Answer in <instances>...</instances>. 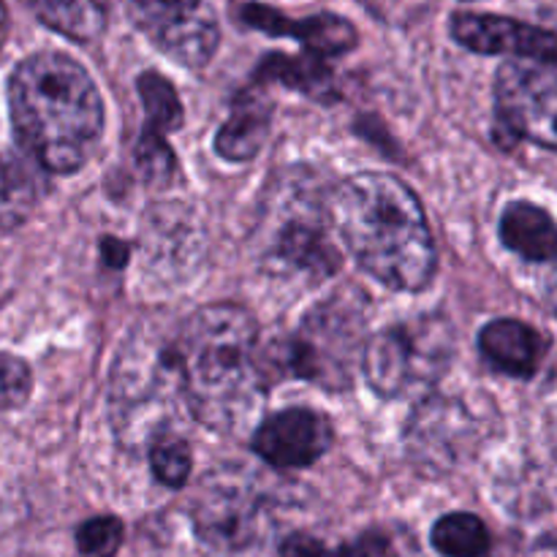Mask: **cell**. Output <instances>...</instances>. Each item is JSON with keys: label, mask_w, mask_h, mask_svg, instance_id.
Wrapping results in <instances>:
<instances>
[{"label": "cell", "mask_w": 557, "mask_h": 557, "mask_svg": "<svg viewBox=\"0 0 557 557\" xmlns=\"http://www.w3.org/2000/svg\"><path fill=\"white\" fill-rule=\"evenodd\" d=\"M332 232L368 275L395 292H422L438 267L422 201L403 180L359 172L326 196Z\"/></svg>", "instance_id": "obj_1"}, {"label": "cell", "mask_w": 557, "mask_h": 557, "mask_svg": "<svg viewBox=\"0 0 557 557\" xmlns=\"http://www.w3.org/2000/svg\"><path fill=\"white\" fill-rule=\"evenodd\" d=\"M183 403L212 430L239 428L264 400L259 326L239 305H207L177 326Z\"/></svg>", "instance_id": "obj_2"}, {"label": "cell", "mask_w": 557, "mask_h": 557, "mask_svg": "<svg viewBox=\"0 0 557 557\" xmlns=\"http://www.w3.org/2000/svg\"><path fill=\"white\" fill-rule=\"evenodd\" d=\"M9 112L22 150L47 172L71 174L90 158L103 131V101L74 58L38 52L9 79Z\"/></svg>", "instance_id": "obj_3"}, {"label": "cell", "mask_w": 557, "mask_h": 557, "mask_svg": "<svg viewBox=\"0 0 557 557\" xmlns=\"http://www.w3.org/2000/svg\"><path fill=\"white\" fill-rule=\"evenodd\" d=\"M319 180L302 169L275 177L256 218V253L261 267L281 277L321 281L341 270L330 210Z\"/></svg>", "instance_id": "obj_4"}, {"label": "cell", "mask_w": 557, "mask_h": 557, "mask_svg": "<svg viewBox=\"0 0 557 557\" xmlns=\"http://www.w3.org/2000/svg\"><path fill=\"white\" fill-rule=\"evenodd\" d=\"M174 337L177 330L145 321L114 362L109 411L117 438L131 449L150 446L152 438L172 430L174 413L185 406Z\"/></svg>", "instance_id": "obj_5"}, {"label": "cell", "mask_w": 557, "mask_h": 557, "mask_svg": "<svg viewBox=\"0 0 557 557\" xmlns=\"http://www.w3.org/2000/svg\"><path fill=\"white\" fill-rule=\"evenodd\" d=\"M362 299L343 294L310 310L294 335L277 337L259 351L264 384L283 379H305L337 392L351 384L354 359L362 362L364 315Z\"/></svg>", "instance_id": "obj_6"}, {"label": "cell", "mask_w": 557, "mask_h": 557, "mask_svg": "<svg viewBox=\"0 0 557 557\" xmlns=\"http://www.w3.org/2000/svg\"><path fill=\"white\" fill-rule=\"evenodd\" d=\"M451 354L455 335L446 321L424 315L368 337L362 348V370L381 397H406L408 392L433 386L449 368Z\"/></svg>", "instance_id": "obj_7"}, {"label": "cell", "mask_w": 557, "mask_h": 557, "mask_svg": "<svg viewBox=\"0 0 557 557\" xmlns=\"http://www.w3.org/2000/svg\"><path fill=\"white\" fill-rule=\"evenodd\" d=\"M498 131L557 152V58L509 60L495 76Z\"/></svg>", "instance_id": "obj_8"}, {"label": "cell", "mask_w": 557, "mask_h": 557, "mask_svg": "<svg viewBox=\"0 0 557 557\" xmlns=\"http://www.w3.org/2000/svg\"><path fill=\"white\" fill-rule=\"evenodd\" d=\"M145 36L188 69H201L215 54L221 30L205 0H125Z\"/></svg>", "instance_id": "obj_9"}, {"label": "cell", "mask_w": 557, "mask_h": 557, "mask_svg": "<svg viewBox=\"0 0 557 557\" xmlns=\"http://www.w3.org/2000/svg\"><path fill=\"white\" fill-rule=\"evenodd\" d=\"M332 424L324 413L310 408H286L256 428L253 451L281 471L308 468L326 455Z\"/></svg>", "instance_id": "obj_10"}, {"label": "cell", "mask_w": 557, "mask_h": 557, "mask_svg": "<svg viewBox=\"0 0 557 557\" xmlns=\"http://www.w3.org/2000/svg\"><path fill=\"white\" fill-rule=\"evenodd\" d=\"M451 36L457 44L479 54H509L511 60L557 58L555 33L509 16L460 11L451 16Z\"/></svg>", "instance_id": "obj_11"}, {"label": "cell", "mask_w": 557, "mask_h": 557, "mask_svg": "<svg viewBox=\"0 0 557 557\" xmlns=\"http://www.w3.org/2000/svg\"><path fill=\"white\" fill-rule=\"evenodd\" d=\"M259 498L234 479L212 482L207 479L196 498V528L215 547H248L259 525Z\"/></svg>", "instance_id": "obj_12"}, {"label": "cell", "mask_w": 557, "mask_h": 557, "mask_svg": "<svg viewBox=\"0 0 557 557\" xmlns=\"http://www.w3.org/2000/svg\"><path fill=\"white\" fill-rule=\"evenodd\" d=\"M141 250L150 267L161 275L194 270L201 256V232L194 212L183 205H158L145 218Z\"/></svg>", "instance_id": "obj_13"}, {"label": "cell", "mask_w": 557, "mask_h": 557, "mask_svg": "<svg viewBox=\"0 0 557 557\" xmlns=\"http://www.w3.org/2000/svg\"><path fill=\"white\" fill-rule=\"evenodd\" d=\"M243 22L256 27V30L270 33V36L299 38L315 58H335V54L351 52L359 38L357 27L337 14H315L308 16V20H288V16L270 9V5L248 3L243 9Z\"/></svg>", "instance_id": "obj_14"}, {"label": "cell", "mask_w": 557, "mask_h": 557, "mask_svg": "<svg viewBox=\"0 0 557 557\" xmlns=\"http://www.w3.org/2000/svg\"><path fill=\"white\" fill-rule=\"evenodd\" d=\"M479 351L498 373L528 379L542 364L547 341L525 321L498 319L479 332Z\"/></svg>", "instance_id": "obj_15"}, {"label": "cell", "mask_w": 557, "mask_h": 557, "mask_svg": "<svg viewBox=\"0 0 557 557\" xmlns=\"http://www.w3.org/2000/svg\"><path fill=\"white\" fill-rule=\"evenodd\" d=\"M500 239L511 253L528 261H553L557 256V223L544 207L511 201L500 215Z\"/></svg>", "instance_id": "obj_16"}, {"label": "cell", "mask_w": 557, "mask_h": 557, "mask_svg": "<svg viewBox=\"0 0 557 557\" xmlns=\"http://www.w3.org/2000/svg\"><path fill=\"white\" fill-rule=\"evenodd\" d=\"M272 109L259 96H239L234 103L232 117L218 128L215 150L226 161H250L259 156L270 136Z\"/></svg>", "instance_id": "obj_17"}, {"label": "cell", "mask_w": 557, "mask_h": 557, "mask_svg": "<svg viewBox=\"0 0 557 557\" xmlns=\"http://www.w3.org/2000/svg\"><path fill=\"white\" fill-rule=\"evenodd\" d=\"M38 20L74 41H96L107 27L109 0H27Z\"/></svg>", "instance_id": "obj_18"}, {"label": "cell", "mask_w": 557, "mask_h": 557, "mask_svg": "<svg viewBox=\"0 0 557 557\" xmlns=\"http://www.w3.org/2000/svg\"><path fill=\"white\" fill-rule=\"evenodd\" d=\"M259 82H281L292 90L305 92L315 101H332L335 98V79H332L330 65L324 58L302 54V58H288V54H270L259 65Z\"/></svg>", "instance_id": "obj_19"}, {"label": "cell", "mask_w": 557, "mask_h": 557, "mask_svg": "<svg viewBox=\"0 0 557 557\" xmlns=\"http://www.w3.org/2000/svg\"><path fill=\"white\" fill-rule=\"evenodd\" d=\"M38 201V185L30 169L14 156L0 152V234L20 228Z\"/></svg>", "instance_id": "obj_20"}, {"label": "cell", "mask_w": 557, "mask_h": 557, "mask_svg": "<svg viewBox=\"0 0 557 557\" xmlns=\"http://www.w3.org/2000/svg\"><path fill=\"white\" fill-rule=\"evenodd\" d=\"M430 542L444 557H484L490 553V531L476 515L455 511L433 525Z\"/></svg>", "instance_id": "obj_21"}, {"label": "cell", "mask_w": 557, "mask_h": 557, "mask_svg": "<svg viewBox=\"0 0 557 557\" xmlns=\"http://www.w3.org/2000/svg\"><path fill=\"white\" fill-rule=\"evenodd\" d=\"M136 87H139V98L145 103L147 131L166 136L169 131H177L183 125V103H180L177 90H174L166 76L147 71V74L139 76Z\"/></svg>", "instance_id": "obj_22"}, {"label": "cell", "mask_w": 557, "mask_h": 557, "mask_svg": "<svg viewBox=\"0 0 557 557\" xmlns=\"http://www.w3.org/2000/svg\"><path fill=\"white\" fill-rule=\"evenodd\" d=\"M147 455H150V468L158 476V482L174 490L188 484L194 457H190V446L183 435L166 430L158 438H152V444L147 446Z\"/></svg>", "instance_id": "obj_23"}, {"label": "cell", "mask_w": 557, "mask_h": 557, "mask_svg": "<svg viewBox=\"0 0 557 557\" xmlns=\"http://www.w3.org/2000/svg\"><path fill=\"white\" fill-rule=\"evenodd\" d=\"M125 528L117 517H92L76 531V547L85 557H114L123 547Z\"/></svg>", "instance_id": "obj_24"}, {"label": "cell", "mask_w": 557, "mask_h": 557, "mask_svg": "<svg viewBox=\"0 0 557 557\" xmlns=\"http://www.w3.org/2000/svg\"><path fill=\"white\" fill-rule=\"evenodd\" d=\"M136 161H139V169L147 177V183L166 185L174 177V172H177V161H174L172 147L166 145V136L156 134V131L145 128L139 145H136Z\"/></svg>", "instance_id": "obj_25"}, {"label": "cell", "mask_w": 557, "mask_h": 557, "mask_svg": "<svg viewBox=\"0 0 557 557\" xmlns=\"http://www.w3.org/2000/svg\"><path fill=\"white\" fill-rule=\"evenodd\" d=\"M33 392V373L27 362L11 354H0V411H14L27 403Z\"/></svg>", "instance_id": "obj_26"}, {"label": "cell", "mask_w": 557, "mask_h": 557, "mask_svg": "<svg viewBox=\"0 0 557 557\" xmlns=\"http://www.w3.org/2000/svg\"><path fill=\"white\" fill-rule=\"evenodd\" d=\"M332 557H397V555L395 549H392L389 539H384L381 533H364V536L343 544V547Z\"/></svg>", "instance_id": "obj_27"}, {"label": "cell", "mask_w": 557, "mask_h": 557, "mask_svg": "<svg viewBox=\"0 0 557 557\" xmlns=\"http://www.w3.org/2000/svg\"><path fill=\"white\" fill-rule=\"evenodd\" d=\"M281 557H332L326 544L310 533H292L281 544Z\"/></svg>", "instance_id": "obj_28"}, {"label": "cell", "mask_w": 557, "mask_h": 557, "mask_svg": "<svg viewBox=\"0 0 557 557\" xmlns=\"http://www.w3.org/2000/svg\"><path fill=\"white\" fill-rule=\"evenodd\" d=\"M103 259H109V264L114 267H123L125 261H128V248H125V243H117L114 237H107L103 239Z\"/></svg>", "instance_id": "obj_29"}, {"label": "cell", "mask_w": 557, "mask_h": 557, "mask_svg": "<svg viewBox=\"0 0 557 557\" xmlns=\"http://www.w3.org/2000/svg\"><path fill=\"white\" fill-rule=\"evenodd\" d=\"M544 292H547V302H549V308H553L555 313H557V256L553 259V270H549L547 288H544Z\"/></svg>", "instance_id": "obj_30"}, {"label": "cell", "mask_w": 557, "mask_h": 557, "mask_svg": "<svg viewBox=\"0 0 557 557\" xmlns=\"http://www.w3.org/2000/svg\"><path fill=\"white\" fill-rule=\"evenodd\" d=\"M533 557H557V542L553 544H542V547L533 553Z\"/></svg>", "instance_id": "obj_31"}, {"label": "cell", "mask_w": 557, "mask_h": 557, "mask_svg": "<svg viewBox=\"0 0 557 557\" xmlns=\"http://www.w3.org/2000/svg\"><path fill=\"white\" fill-rule=\"evenodd\" d=\"M3 16H5V9H3V0H0V25H3Z\"/></svg>", "instance_id": "obj_32"}]
</instances>
